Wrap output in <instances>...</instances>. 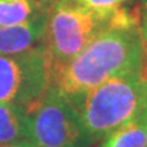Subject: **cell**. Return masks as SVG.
I'll return each mask as SVG.
<instances>
[{
  "label": "cell",
  "mask_w": 147,
  "mask_h": 147,
  "mask_svg": "<svg viewBox=\"0 0 147 147\" xmlns=\"http://www.w3.org/2000/svg\"><path fill=\"white\" fill-rule=\"evenodd\" d=\"M52 86V67L42 45L0 55V102L29 108Z\"/></svg>",
  "instance_id": "5"
},
{
  "label": "cell",
  "mask_w": 147,
  "mask_h": 147,
  "mask_svg": "<svg viewBox=\"0 0 147 147\" xmlns=\"http://www.w3.org/2000/svg\"><path fill=\"white\" fill-rule=\"evenodd\" d=\"M26 140L37 147H87L76 106L55 86L26 109Z\"/></svg>",
  "instance_id": "4"
},
{
  "label": "cell",
  "mask_w": 147,
  "mask_h": 147,
  "mask_svg": "<svg viewBox=\"0 0 147 147\" xmlns=\"http://www.w3.org/2000/svg\"><path fill=\"white\" fill-rule=\"evenodd\" d=\"M38 15L32 0H0V26L25 25Z\"/></svg>",
  "instance_id": "9"
},
{
  "label": "cell",
  "mask_w": 147,
  "mask_h": 147,
  "mask_svg": "<svg viewBox=\"0 0 147 147\" xmlns=\"http://www.w3.org/2000/svg\"><path fill=\"white\" fill-rule=\"evenodd\" d=\"M113 11L93 10L78 0L52 1L45 10L42 38V47L49 57L52 72L76 57L109 26Z\"/></svg>",
  "instance_id": "3"
},
{
  "label": "cell",
  "mask_w": 147,
  "mask_h": 147,
  "mask_svg": "<svg viewBox=\"0 0 147 147\" xmlns=\"http://www.w3.org/2000/svg\"><path fill=\"white\" fill-rule=\"evenodd\" d=\"M71 101L87 136L100 142L142 116L147 106V82L139 71L112 78Z\"/></svg>",
  "instance_id": "2"
},
{
  "label": "cell",
  "mask_w": 147,
  "mask_h": 147,
  "mask_svg": "<svg viewBox=\"0 0 147 147\" xmlns=\"http://www.w3.org/2000/svg\"><path fill=\"white\" fill-rule=\"evenodd\" d=\"M45 11L19 26H0V55H18L42 45Z\"/></svg>",
  "instance_id": "6"
},
{
  "label": "cell",
  "mask_w": 147,
  "mask_h": 147,
  "mask_svg": "<svg viewBox=\"0 0 147 147\" xmlns=\"http://www.w3.org/2000/svg\"><path fill=\"white\" fill-rule=\"evenodd\" d=\"M140 32H142L144 48L147 49V11L142 10V19H140Z\"/></svg>",
  "instance_id": "11"
},
{
  "label": "cell",
  "mask_w": 147,
  "mask_h": 147,
  "mask_svg": "<svg viewBox=\"0 0 147 147\" xmlns=\"http://www.w3.org/2000/svg\"><path fill=\"white\" fill-rule=\"evenodd\" d=\"M142 7H119L112 22L76 57L52 72V86L78 98L117 76L139 72L144 59Z\"/></svg>",
  "instance_id": "1"
},
{
  "label": "cell",
  "mask_w": 147,
  "mask_h": 147,
  "mask_svg": "<svg viewBox=\"0 0 147 147\" xmlns=\"http://www.w3.org/2000/svg\"><path fill=\"white\" fill-rule=\"evenodd\" d=\"M0 147H37L34 146L33 143H30L29 140H18V142L14 143H8V144H4V146H0Z\"/></svg>",
  "instance_id": "12"
},
{
  "label": "cell",
  "mask_w": 147,
  "mask_h": 147,
  "mask_svg": "<svg viewBox=\"0 0 147 147\" xmlns=\"http://www.w3.org/2000/svg\"><path fill=\"white\" fill-rule=\"evenodd\" d=\"M142 10H144V11H147V0H142Z\"/></svg>",
  "instance_id": "15"
},
{
  "label": "cell",
  "mask_w": 147,
  "mask_h": 147,
  "mask_svg": "<svg viewBox=\"0 0 147 147\" xmlns=\"http://www.w3.org/2000/svg\"><path fill=\"white\" fill-rule=\"evenodd\" d=\"M78 1L89 8L108 12V11H113L121 7V4H124L127 0H78Z\"/></svg>",
  "instance_id": "10"
},
{
  "label": "cell",
  "mask_w": 147,
  "mask_h": 147,
  "mask_svg": "<svg viewBox=\"0 0 147 147\" xmlns=\"http://www.w3.org/2000/svg\"><path fill=\"white\" fill-rule=\"evenodd\" d=\"M25 136L26 108L0 102V146L23 140Z\"/></svg>",
  "instance_id": "7"
},
{
  "label": "cell",
  "mask_w": 147,
  "mask_h": 147,
  "mask_svg": "<svg viewBox=\"0 0 147 147\" xmlns=\"http://www.w3.org/2000/svg\"><path fill=\"white\" fill-rule=\"evenodd\" d=\"M140 74L142 76L146 79L147 82V49L144 48V59H143V64H142V68H140Z\"/></svg>",
  "instance_id": "13"
},
{
  "label": "cell",
  "mask_w": 147,
  "mask_h": 147,
  "mask_svg": "<svg viewBox=\"0 0 147 147\" xmlns=\"http://www.w3.org/2000/svg\"><path fill=\"white\" fill-rule=\"evenodd\" d=\"M142 121H143V124H144V127H146V131H147V106H146V109H144V112L142 113Z\"/></svg>",
  "instance_id": "14"
},
{
  "label": "cell",
  "mask_w": 147,
  "mask_h": 147,
  "mask_svg": "<svg viewBox=\"0 0 147 147\" xmlns=\"http://www.w3.org/2000/svg\"><path fill=\"white\" fill-rule=\"evenodd\" d=\"M100 147H147V131L142 117L112 132L102 140Z\"/></svg>",
  "instance_id": "8"
}]
</instances>
